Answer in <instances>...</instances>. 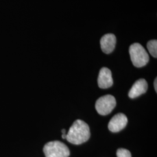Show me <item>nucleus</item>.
<instances>
[{
	"mask_svg": "<svg viewBox=\"0 0 157 157\" xmlns=\"http://www.w3.org/2000/svg\"><path fill=\"white\" fill-rule=\"evenodd\" d=\"M148 89V84L145 79L140 78L135 82L129 91V97L135 98L145 93Z\"/></svg>",
	"mask_w": 157,
	"mask_h": 157,
	"instance_id": "obj_8",
	"label": "nucleus"
},
{
	"mask_svg": "<svg viewBox=\"0 0 157 157\" xmlns=\"http://www.w3.org/2000/svg\"><path fill=\"white\" fill-rule=\"evenodd\" d=\"M90 137L89 125L84 121L78 119L71 126L67 134L66 139L73 144L78 145L86 142Z\"/></svg>",
	"mask_w": 157,
	"mask_h": 157,
	"instance_id": "obj_1",
	"label": "nucleus"
},
{
	"mask_svg": "<svg viewBox=\"0 0 157 157\" xmlns=\"http://www.w3.org/2000/svg\"><path fill=\"white\" fill-rule=\"evenodd\" d=\"M112 84L113 78L110 69L105 67L101 68L98 77V87L102 89H105L111 87Z\"/></svg>",
	"mask_w": 157,
	"mask_h": 157,
	"instance_id": "obj_6",
	"label": "nucleus"
},
{
	"mask_svg": "<svg viewBox=\"0 0 157 157\" xmlns=\"http://www.w3.org/2000/svg\"><path fill=\"white\" fill-rule=\"evenodd\" d=\"M45 157H68L70 151L67 146L59 141L47 143L43 148Z\"/></svg>",
	"mask_w": 157,
	"mask_h": 157,
	"instance_id": "obj_3",
	"label": "nucleus"
},
{
	"mask_svg": "<svg viewBox=\"0 0 157 157\" xmlns=\"http://www.w3.org/2000/svg\"><path fill=\"white\" fill-rule=\"evenodd\" d=\"M117 157H132L130 152L124 148H119L117 152Z\"/></svg>",
	"mask_w": 157,
	"mask_h": 157,
	"instance_id": "obj_10",
	"label": "nucleus"
},
{
	"mask_svg": "<svg viewBox=\"0 0 157 157\" xmlns=\"http://www.w3.org/2000/svg\"><path fill=\"white\" fill-rule=\"evenodd\" d=\"M128 121V118L124 114L119 113L115 115L109 121L108 125V129L112 132L117 133L126 127Z\"/></svg>",
	"mask_w": 157,
	"mask_h": 157,
	"instance_id": "obj_5",
	"label": "nucleus"
},
{
	"mask_svg": "<svg viewBox=\"0 0 157 157\" xmlns=\"http://www.w3.org/2000/svg\"><path fill=\"white\" fill-rule=\"evenodd\" d=\"M147 49L152 56L155 58L157 57V41L156 40H150L147 43Z\"/></svg>",
	"mask_w": 157,
	"mask_h": 157,
	"instance_id": "obj_9",
	"label": "nucleus"
},
{
	"mask_svg": "<svg viewBox=\"0 0 157 157\" xmlns=\"http://www.w3.org/2000/svg\"><path fill=\"white\" fill-rule=\"evenodd\" d=\"M116 43V37L113 34H107L103 36L100 40V45L102 52L107 54L111 53L115 49Z\"/></svg>",
	"mask_w": 157,
	"mask_h": 157,
	"instance_id": "obj_7",
	"label": "nucleus"
},
{
	"mask_svg": "<svg viewBox=\"0 0 157 157\" xmlns=\"http://www.w3.org/2000/svg\"><path fill=\"white\" fill-rule=\"evenodd\" d=\"M129 54L131 61L136 67H143L149 61L148 53L139 43H136L130 46Z\"/></svg>",
	"mask_w": 157,
	"mask_h": 157,
	"instance_id": "obj_2",
	"label": "nucleus"
},
{
	"mask_svg": "<svg viewBox=\"0 0 157 157\" xmlns=\"http://www.w3.org/2000/svg\"><path fill=\"white\" fill-rule=\"evenodd\" d=\"M117 102L112 95H106L99 98L95 103V109L101 115H107L112 112Z\"/></svg>",
	"mask_w": 157,
	"mask_h": 157,
	"instance_id": "obj_4",
	"label": "nucleus"
},
{
	"mask_svg": "<svg viewBox=\"0 0 157 157\" xmlns=\"http://www.w3.org/2000/svg\"><path fill=\"white\" fill-rule=\"evenodd\" d=\"M157 78H155V80H154V89H155V91L157 92Z\"/></svg>",
	"mask_w": 157,
	"mask_h": 157,
	"instance_id": "obj_12",
	"label": "nucleus"
},
{
	"mask_svg": "<svg viewBox=\"0 0 157 157\" xmlns=\"http://www.w3.org/2000/svg\"><path fill=\"white\" fill-rule=\"evenodd\" d=\"M61 132H62V139H66L67 135H66V130H65V129H62Z\"/></svg>",
	"mask_w": 157,
	"mask_h": 157,
	"instance_id": "obj_11",
	"label": "nucleus"
}]
</instances>
